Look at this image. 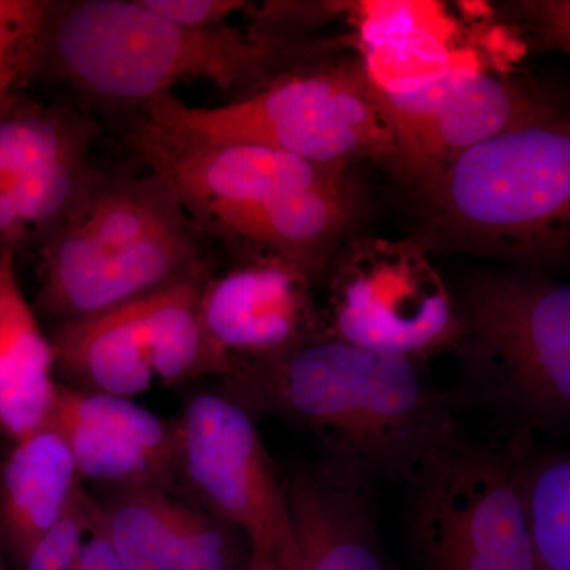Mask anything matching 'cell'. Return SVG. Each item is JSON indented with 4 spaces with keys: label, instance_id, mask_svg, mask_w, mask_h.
<instances>
[{
    "label": "cell",
    "instance_id": "cell-26",
    "mask_svg": "<svg viewBox=\"0 0 570 570\" xmlns=\"http://www.w3.org/2000/svg\"><path fill=\"white\" fill-rule=\"evenodd\" d=\"M142 6L164 20L190 29H212L227 24L235 13L249 10L243 0H140Z\"/></svg>",
    "mask_w": 570,
    "mask_h": 570
},
{
    "label": "cell",
    "instance_id": "cell-8",
    "mask_svg": "<svg viewBox=\"0 0 570 570\" xmlns=\"http://www.w3.org/2000/svg\"><path fill=\"white\" fill-rule=\"evenodd\" d=\"M130 145L167 184L198 234L238 255L258 217L279 198L347 175V168L311 163L272 146L184 132L141 116L130 130Z\"/></svg>",
    "mask_w": 570,
    "mask_h": 570
},
{
    "label": "cell",
    "instance_id": "cell-15",
    "mask_svg": "<svg viewBox=\"0 0 570 570\" xmlns=\"http://www.w3.org/2000/svg\"><path fill=\"white\" fill-rule=\"evenodd\" d=\"M56 356L22 294L14 253H0V428L14 441L47 426L58 397Z\"/></svg>",
    "mask_w": 570,
    "mask_h": 570
},
{
    "label": "cell",
    "instance_id": "cell-10",
    "mask_svg": "<svg viewBox=\"0 0 570 570\" xmlns=\"http://www.w3.org/2000/svg\"><path fill=\"white\" fill-rule=\"evenodd\" d=\"M175 430L176 471L198 505L245 532L254 551L298 569L284 478L254 415L224 393H204L187 403Z\"/></svg>",
    "mask_w": 570,
    "mask_h": 570
},
{
    "label": "cell",
    "instance_id": "cell-25",
    "mask_svg": "<svg viewBox=\"0 0 570 570\" xmlns=\"http://www.w3.org/2000/svg\"><path fill=\"white\" fill-rule=\"evenodd\" d=\"M512 10L543 48L570 58V0H528Z\"/></svg>",
    "mask_w": 570,
    "mask_h": 570
},
{
    "label": "cell",
    "instance_id": "cell-5",
    "mask_svg": "<svg viewBox=\"0 0 570 570\" xmlns=\"http://www.w3.org/2000/svg\"><path fill=\"white\" fill-rule=\"evenodd\" d=\"M456 305L459 401L512 420L521 433L570 426V284L482 275Z\"/></svg>",
    "mask_w": 570,
    "mask_h": 570
},
{
    "label": "cell",
    "instance_id": "cell-23",
    "mask_svg": "<svg viewBox=\"0 0 570 570\" xmlns=\"http://www.w3.org/2000/svg\"><path fill=\"white\" fill-rule=\"evenodd\" d=\"M50 9L48 0H0V99L39 71Z\"/></svg>",
    "mask_w": 570,
    "mask_h": 570
},
{
    "label": "cell",
    "instance_id": "cell-3",
    "mask_svg": "<svg viewBox=\"0 0 570 570\" xmlns=\"http://www.w3.org/2000/svg\"><path fill=\"white\" fill-rule=\"evenodd\" d=\"M423 246L570 265V111L474 146L420 184Z\"/></svg>",
    "mask_w": 570,
    "mask_h": 570
},
{
    "label": "cell",
    "instance_id": "cell-17",
    "mask_svg": "<svg viewBox=\"0 0 570 570\" xmlns=\"http://www.w3.org/2000/svg\"><path fill=\"white\" fill-rule=\"evenodd\" d=\"M69 445L50 426L21 439L0 475V532L26 564L81 489Z\"/></svg>",
    "mask_w": 570,
    "mask_h": 570
},
{
    "label": "cell",
    "instance_id": "cell-11",
    "mask_svg": "<svg viewBox=\"0 0 570 570\" xmlns=\"http://www.w3.org/2000/svg\"><path fill=\"white\" fill-rule=\"evenodd\" d=\"M379 92L395 130L396 171L419 186L474 146L562 108L530 82L482 67Z\"/></svg>",
    "mask_w": 570,
    "mask_h": 570
},
{
    "label": "cell",
    "instance_id": "cell-19",
    "mask_svg": "<svg viewBox=\"0 0 570 570\" xmlns=\"http://www.w3.org/2000/svg\"><path fill=\"white\" fill-rule=\"evenodd\" d=\"M212 276V266L204 257L171 283L142 296L154 374L167 385L205 376L200 311L205 285Z\"/></svg>",
    "mask_w": 570,
    "mask_h": 570
},
{
    "label": "cell",
    "instance_id": "cell-9",
    "mask_svg": "<svg viewBox=\"0 0 570 570\" xmlns=\"http://www.w3.org/2000/svg\"><path fill=\"white\" fill-rule=\"evenodd\" d=\"M326 279L330 337L417 363L455 348L459 305L419 239H354Z\"/></svg>",
    "mask_w": 570,
    "mask_h": 570
},
{
    "label": "cell",
    "instance_id": "cell-4",
    "mask_svg": "<svg viewBox=\"0 0 570 570\" xmlns=\"http://www.w3.org/2000/svg\"><path fill=\"white\" fill-rule=\"evenodd\" d=\"M200 236L159 176L99 171L43 243L37 305L58 324L126 305L202 261Z\"/></svg>",
    "mask_w": 570,
    "mask_h": 570
},
{
    "label": "cell",
    "instance_id": "cell-16",
    "mask_svg": "<svg viewBox=\"0 0 570 570\" xmlns=\"http://www.w3.org/2000/svg\"><path fill=\"white\" fill-rule=\"evenodd\" d=\"M141 299L52 330L56 367L77 389L130 400L151 389L156 374Z\"/></svg>",
    "mask_w": 570,
    "mask_h": 570
},
{
    "label": "cell",
    "instance_id": "cell-13",
    "mask_svg": "<svg viewBox=\"0 0 570 570\" xmlns=\"http://www.w3.org/2000/svg\"><path fill=\"white\" fill-rule=\"evenodd\" d=\"M47 426L69 445L80 479L167 490L178 475L175 425L130 397L59 385Z\"/></svg>",
    "mask_w": 570,
    "mask_h": 570
},
{
    "label": "cell",
    "instance_id": "cell-21",
    "mask_svg": "<svg viewBox=\"0 0 570 570\" xmlns=\"http://www.w3.org/2000/svg\"><path fill=\"white\" fill-rule=\"evenodd\" d=\"M167 490H122L99 505L100 523L124 570H170Z\"/></svg>",
    "mask_w": 570,
    "mask_h": 570
},
{
    "label": "cell",
    "instance_id": "cell-24",
    "mask_svg": "<svg viewBox=\"0 0 570 570\" xmlns=\"http://www.w3.org/2000/svg\"><path fill=\"white\" fill-rule=\"evenodd\" d=\"M96 508V502L82 489L78 490L59 523L33 547L26 570H77Z\"/></svg>",
    "mask_w": 570,
    "mask_h": 570
},
{
    "label": "cell",
    "instance_id": "cell-1",
    "mask_svg": "<svg viewBox=\"0 0 570 570\" xmlns=\"http://www.w3.org/2000/svg\"><path fill=\"white\" fill-rule=\"evenodd\" d=\"M224 395L254 415L316 434L321 464L367 485L406 483L456 426L459 395L436 387L422 363L325 336L291 354L228 371Z\"/></svg>",
    "mask_w": 570,
    "mask_h": 570
},
{
    "label": "cell",
    "instance_id": "cell-18",
    "mask_svg": "<svg viewBox=\"0 0 570 570\" xmlns=\"http://www.w3.org/2000/svg\"><path fill=\"white\" fill-rule=\"evenodd\" d=\"M99 126L85 112L45 105L20 91L0 99V184L59 160L89 157Z\"/></svg>",
    "mask_w": 570,
    "mask_h": 570
},
{
    "label": "cell",
    "instance_id": "cell-2",
    "mask_svg": "<svg viewBox=\"0 0 570 570\" xmlns=\"http://www.w3.org/2000/svg\"><path fill=\"white\" fill-rule=\"evenodd\" d=\"M335 48L228 24L184 28L140 0H70L51 2L39 70L94 102L140 110L184 80L213 82L236 102Z\"/></svg>",
    "mask_w": 570,
    "mask_h": 570
},
{
    "label": "cell",
    "instance_id": "cell-12",
    "mask_svg": "<svg viewBox=\"0 0 570 570\" xmlns=\"http://www.w3.org/2000/svg\"><path fill=\"white\" fill-rule=\"evenodd\" d=\"M317 281L276 257L242 258L209 277L202 296L205 376H225L245 363L266 362L326 335Z\"/></svg>",
    "mask_w": 570,
    "mask_h": 570
},
{
    "label": "cell",
    "instance_id": "cell-6",
    "mask_svg": "<svg viewBox=\"0 0 570 570\" xmlns=\"http://www.w3.org/2000/svg\"><path fill=\"white\" fill-rule=\"evenodd\" d=\"M140 111L170 129L258 142L330 167L377 160L396 170L395 130L363 62L307 63L224 107H189L167 94Z\"/></svg>",
    "mask_w": 570,
    "mask_h": 570
},
{
    "label": "cell",
    "instance_id": "cell-27",
    "mask_svg": "<svg viewBox=\"0 0 570 570\" xmlns=\"http://www.w3.org/2000/svg\"><path fill=\"white\" fill-rule=\"evenodd\" d=\"M77 570H124L100 523L99 504L96 508L91 530L82 543Z\"/></svg>",
    "mask_w": 570,
    "mask_h": 570
},
{
    "label": "cell",
    "instance_id": "cell-28",
    "mask_svg": "<svg viewBox=\"0 0 570 570\" xmlns=\"http://www.w3.org/2000/svg\"><path fill=\"white\" fill-rule=\"evenodd\" d=\"M247 570H284L281 568L279 562L269 554L262 553V551H253L249 568Z\"/></svg>",
    "mask_w": 570,
    "mask_h": 570
},
{
    "label": "cell",
    "instance_id": "cell-14",
    "mask_svg": "<svg viewBox=\"0 0 570 570\" xmlns=\"http://www.w3.org/2000/svg\"><path fill=\"white\" fill-rule=\"evenodd\" d=\"M296 570H392L377 530V487L318 463L284 478Z\"/></svg>",
    "mask_w": 570,
    "mask_h": 570
},
{
    "label": "cell",
    "instance_id": "cell-29",
    "mask_svg": "<svg viewBox=\"0 0 570 570\" xmlns=\"http://www.w3.org/2000/svg\"><path fill=\"white\" fill-rule=\"evenodd\" d=\"M0 570H7L6 566H3L2 560H0Z\"/></svg>",
    "mask_w": 570,
    "mask_h": 570
},
{
    "label": "cell",
    "instance_id": "cell-7",
    "mask_svg": "<svg viewBox=\"0 0 570 570\" xmlns=\"http://www.w3.org/2000/svg\"><path fill=\"white\" fill-rule=\"evenodd\" d=\"M519 434L509 445L442 439L404 483L419 570H539L521 491Z\"/></svg>",
    "mask_w": 570,
    "mask_h": 570
},
{
    "label": "cell",
    "instance_id": "cell-20",
    "mask_svg": "<svg viewBox=\"0 0 570 570\" xmlns=\"http://www.w3.org/2000/svg\"><path fill=\"white\" fill-rule=\"evenodd\" d=\"M521 491L539 570H570V452L521 448Z\"/></svg>",
    "mask_w": 570,
    "mask_h": 570
},
{
    "label": "cell",
    "instance_id": "cell-22",
    "mask_svg": "<svg viewBox=\"0 0 570 570\" xmlns=\"http://www.w3.org/2000/svg\"><path fill=\"white\" fill-rule=\"evenodd\" d=\"M170 570H247L253 546L245 532L198 504L167 497Z\"/></svg>",
    "mask_w": 570,
    "mask_h": 570
}]
</instances>
